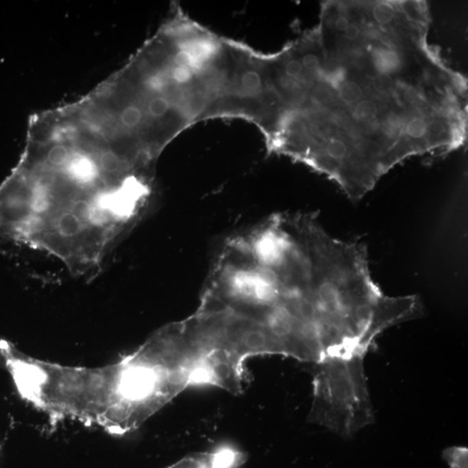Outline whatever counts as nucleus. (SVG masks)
I'll return each mask as SVG.
<instances>
[{
	"label": "nucleus",
	"instance_id": "nucleus-1",
	"mask_svg": "<svg viewBox=\"0 0 468 468\" xmlns=\"http://www.w3.org/2000/svg\"><path fill=\"white\" fill-rule=\"evenodd\" d=\"M189 386L188 375L157 330L112 365L71 367L40 360L32 369L29 393L51 425L73 420L122 436L138 430Z\"/></svg>",
	"mask_w": 468,
	"mask_h": 468
},
{
	"label": "nucleus",
	"instance_id": "nucleus-2",
	"mask_svg": "<svg viewBox=\"0 0 468 468\" xmlns=\"http://www.w3.org/2000/svg\"><path fill=\"white\" fill-rule=\"evenodd\" d=\"M365 356H340L317 363L309 421L343 437H350L375 419Z\"/></svg>",
	"mask_w": 468,
	"mask_h": 468
},
{
	"label": "nucleus",
	"instance_id": "nucleus-3",
	"mask_svg": "<svg viewBox=\"0 0 468 468\" xmlns=\"http://www.w3.org/2000/svg\"><path fill=\"white\" fill-rule=\"evenodd\" d=\"M247 460L243 452L223 445L212 451L190 454L168 468H241Z\"/></svg>",
	"mask_w": 468,
	"mask_h": 468
},
{
	"label": "nucleus",
	"instance_id": "nucleus-4",
	"mask_svg": "<svg viewBox=\"0 0 468 468\" xmlns=\"http://www.w3.org/2000/svg\"><path fill=\"white\" fill-rule=\"evenodd\" d=\"M373 62L376 71L381 74H391L401 66V58L397 52L389 49H376L373 52Z\"/></svg>",
	"mask_w": 468,
	"mask_h": 468
},
{
	"label": "nucleus",
	"instance_id": "nucleus-5",
	"mask_svg": "<svg viewBox=\"0 0 468 468\" xmlns=\"http://www.w3.org/2000/svg\"><path fill=\"white\" fill-rule=\"evenodd\" d=\"M468 451L464 447H452L443 452L444 460L451 468H467Z\"/></svg>",
	"mask_w": 468,
	"mask_h": 468
},
{
	"label": "nucleus",
	"instance_id": "nucleus-6",
	"mask_svg": "<svg viewBox=\"0 0 468 468\" xmlns=\"http://www.w3.org/2000/svg\"><path fill=\"white\" fill-rule=\"evenodd\" d=\"M339 97L346 104H354L361 99V86L354 81H345L338 89Z\"/></svg>",
	"mask_w": 468,
	"mask_h": 468
},
{
	"label": "nucleus",
	"instance_id": "nucleus-7",
	"mask_svg": "<svg viewBox=\"0 0 468 468\" xmlns=\"http://www.w3.org/2000/svg\"><path fill=\"white\" fill-rule=\"evenodd\" d=\"M71 150L66 146L58 144L49 149L45 156V163L53 167L63 166L71 158Z\"/></svg>",
	"mask_w": 468,
	"mask_h": 468
},
{
	"label": "nucleus",
	"instance_id": "nucleus-8",
	"mask_svg": "<svg viewBox=\"0 0 468 468\" xmlns=\"http://www.w3.org/2000/svg\"><path fill=\"white\" fill-rule=\"evenodd\" d=\"M378 106L371 100L360 101L354 110V117L360 122H369L378 114Z\"/></svg>",
	"mask_w": 468,
	"mask_h": 468
},
{
	"label": "nucleus",
	"instance_id": "nucleus-9",
	"mask_svg": "<svg viewBox=\"0 0 468 468\" xmlns=\"http://www.w3.org/2000/svg\"><path fill=\"white\" fill-rule=\"evenodd\" d=\"M373 18L380 25H388L395 19V9L391 5L380 3L374 6L372 11Z\"/></svg>",
	"mask_w": 468,
	"mask_h": 468
},
{
	"label": "nucleus",
	"instance_id": "nucleus-10",
	"mask_svg": "<svg viewBox=\"0 0 468 468\" xmlns=\"http://www.w3.org/2000/svg\"><path fill=\"white\" fill-rule=\"evenodd\" d=\"M143 111L139 107L130 106L125 108L121 114V121L127 127H136L143 120Z\"/></svg>",
	"mask_w": 468,
	"mask_h": 468
},
{
	"label": "nucleus",
	"instance_id": "nucleus-11",
	"mask_svg": "<svg viewBox=\"0 0 468 468\" xmlns=\"http://www.w3.org/2000/svg\"><path fill=\"white\" fill-rule=\"evenodd\" d=\"M428 130V124L421 117H415L406 126V134L412 139L423 138Z\"/></svg>",
	"mask_w": 468,
	"mask_h": 468
},
{
	"label": "nucleus",
	"instance_id": "nucleus-12",
	"mask_svg": "<svg viewBox=\"0 0 468 468\" xmlns=\"http://www.w3.org/2000/svg\"><path fill=\"white\" fill-rule=\"evenodd\" d=\"M304 72V67L301 61L295 60H288L284 65V73L288 79L297 80L302 76Z\"/></svg>",
	"mask_w": 468,
	"mask_h": 468
},
{
	"label": "nucleus",
	"instance_id": "nucleus-13",
	"mask_svg": "<svg viewBox=\"0 0 468 468\" xmlns=\"http://www.w3.org/2000/svg\"><path fill=\"white\" fill-rule=\"evenodd\" d=\"M373 88L379 94H387L392 90L393 79L388 74L379 73L373 80Z\"/></svg>",
	"mask_w": 468,
	"mask_h": 468
},
{
	"label": "nucleus",
	"instance_id": "nucleus-14",
	"mask_svg": "<svg viewBox=\"0 0 468 468\" xmlns=\"http://www.w3.org/2000/svg\"><path fill=\"white\" fill-rule=\"evenodd\" d=\"M346 79L345 71L343 69H336V70L330 72L325 76L327 83L332 85L335 89L338 90L339 87L345 83Z\"/></svg>",
	"mask_w": 468,
	"mask_h": 468
},
{
	"label": "nucleus",
	"instance_id": "nucleus-15",
	"mask_svg": "<svg viewBox=\"0 0 468 468\" xmlns=\"http://www.w3.org/2000/svg\"><path fill=\"white\" fill-rule=\"evenodd\" d=\"M319 58L313 53H308L304 56L301 64L306 71H316L319 67Z\"/></svg>",
	"mask_w": 468,
	"mask_h": 468
},
{
	"label": "nucleus",
	"instance_id": "nucleus-16",
	"mask_svg": "<svg viewBox=\"0 0 468 468\" xmlns=\"http://www.w3.org/2000/svg\"><path fill=\"white\" fill-rule=\"evenodd\" d=\"M345 38L349 39V40H354V39L358 38L360 34V29L358 25L354 24L349 25L348 28L346 29Z\"/></svg>",
	"mask_w": 468,
	"mask_h": 468
},
{
	"label": "nucleus",
	"instance_id": "nucleus-17",
	"mask_svg": "<svg viewBox=\"0 0 468 468\" xmlns=\"http://www.w3.org/2000/svg\"><path fill=\"white\" fill-rule=\"evenodd\" d=\"M349 25V21L345 17V16H340V17L336 19L335 22V27L336 30L340 32H345Z\"/></svg>",
	"mask_w": 468,
	"mask_h": 468
},
{
	"label": "nucleus",
	"instance_id": "nucleus-18",
	"mask_svg": "<svg viewBox=\"0 0 468 468\" xmlns=\"http://www.w3.org/2000/svg\"><path fill=\"white\" fill-rule=\"evenodd\" d=\"M0 450H1V446H0Z\"/></svg>",
	"mask_w": 468,
	"mask_h": 468
}]
</instances>
